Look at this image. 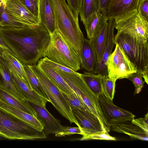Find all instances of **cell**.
Masks as SVG:
<instances>
[{
  "label": "cell",
  "mask_w": 148,
  "mask_h": 148,
  "mask_svg": "<svg viewBox=\"0 0 148 148\" xmlns=\"http://www.w3.org/2000/svg\"><path fill=\"white\" fill-rule=\"evenodd\" d=\"M0 35L6 46L23 64H36L43 57L50 35L41 24L14 28L0 27Z\"/></svg>",
  "instance_id": "obj_1"
},
{
  "label": "cell",
  "mask_w": 148,
  "mask_h": 148,
  "mask_svg": "<svg viewBox=\"0 0 148 148\" xmlns=\"http://www.w3.org/2000/svg\"><path fill=\"white\" fill-rule=\"evenodd\" d=\"M54 10L56 30L79 54L84 37L78 18L65 0H52Z\"/></svg>",
  "instance_id": "obj_2"
},
{
  "label": "cell",
  "mask_w": 148,
  "mask_h": 148,
  "mask_svg": "<svg viewBox=\"0 0 148 148\" xmlns=\"http://www.w3.org/2000/svg\"><path fill=\"white\" fill-rule=\"evenodd\" d=\"M91 111L99 119L107 132L110 130V126L101 109L98 97L91 90L81 75V73H71L54 69Z\"/></svg>",
  "instance_id": "obj_3"
},
{
  "label": "cell",
  "mask_w": 148,
  "mask_h": 148,
  "mask_svg": "<svg viewBox=\"0 0 148 148\" xmlns=\"http://www.w3.org/2000/svg\"><path fill=\"white\" fill-rule=\"evenodd\" d=\"M114 41L123 50L130 61L141 73L148 84V42L141 43L128 35L118 30Z\"/></svg>",
  "instance_id": "obj_4"
},
{
  "label": "cell",
  "mask_w": 148,
  "mask_h": 148,
  "mask_svg": "<svg viewBox=\"0 0 148 148\" xmlns=\"http://www.w3.org/2000/svg\"><path fill=\"white\" fill-rule=\"evenodd\" d=\"M50 35L49 43L43 57L76 71L80 69L79 55L56 30Z\"/></svg>",
  "instance_id": "obj_5"
},
{
  "label": "cell",
  "mask_w": 148,
  "mask_h": 148,
  "mask_svg": "<svg viewBox=\"0 0 148 148\" xmlns=\"http://www.w3.org/2000/svg\"><path fill=\"white\" fill-rule=\"evenodd\" d=\"M0 136L12 140H34L47 138L43 130L39 131L1 110Z\"/></svg>",
  "instance_id": "obj_6"
},
{
  "label": "cell",
  "mask_w": 148,
  "mask_h": 148,
  "mask_svg": "<svg viewBox=\"0 0 148 148\" xmlns=\"http://www.w3.org/2000/svg\"><path fill=\"white\" fill-rule=\"evenodd\" d=\"M38 78L47 97L57 111L71 123L79 125L61 92L37 65H30Z\"/></svg>",
  "instance_id": "obj_7"
},
{
  "label": "cell",
  "mask_w": 148,
  "mask_h": 148,
  "mask_svg": "<svg viewBox=\"0 0 148 148\" xmlns=\"http://www.w3.org/2000/svg\"><path fill=\"white\" fill-rule=\"evenodd\" d=\"M114 28L132 37L138 42H148V21L136 9L114 18Z\"/></svg>",
  "instance_id": "obj_8"
},
{
  "label": "cell",
  "mask_w": 148,
  "mask_h": 148,
  "mask_svg": "<svg viewBox=\"0 0 148 148\" xmlns=\"http://www.w3.org/2000/svg\"><path fill=\"white\" fill-rule=\"evenodd\" d=\"M115 45L114 51L109 56L105 65L108 77L116 82L118 79H127L138 71L120 46Z\"/></svg>",
  "instance_id": "obj_9"
},
{
  "label": "cell",
  "mask_w": 148,
  "mask_h": 148,
  "mask_svg": "<svg viewBox=\"0 0 148 148\" xmlns=\"http://www.w3.org/2000/svg\"><path fill=\"white\" fill-rule=\"evenodd\" d=\"M99 102L103 114L110 123L131 121L135 116L130 112L120 108L103 94L98 97Z\"/></svg>",
  "instance_id": "obj_10"
},
{
  "label": "cell",
  "mask_w": 148,
  "mask_h": 148,
  "mask_svg": "<svg viewBox=\"0 0 148 148\" xmlns=\"http://www.w3.org/2000/svg\"><path fill=\"white\" fill-rule=\"evenodd\" d=\"M5 9L16 21L25 25L34 26L40 23L39 18L34 15L20 0H3Z\"/></svg>",
  "instance_id": "obj_11"
},
{
  "label": "cell",
  "mask_w": 148,
  "mask_h": 148,
  "mask_svg": "<svg viewBox=\"0 0 148 148\" xmlns=\"http://www.w3.org/2000/svg\"><path fill=\"white\" fill-rule=\"evenodd\" d=\"M72 111L82 132V136L107 132L98 118L92 112L77 109Z\"/></svg>",
  "instance_id": "obj_12"
},
{
  "label": "cell",
  "mask_w": 148,
  "mask_h": 148,
  "mask_svg": "<svg viewBox=\"0 0 148 148\" xmlns=\"http://www.w3.org/2000/svg\"><path fill=\"white\" fill-rule=\"evenodd\" d=\"M36 112L37 118L44 126L46 134H55L62 131L64 126L44 108L32 102L27 101Z\"/></svg>",
  "instance_id": "obj_13"
},
{
  "label": "cell",
  "mask_w": 148,
  "mask_h": 148,
  "mask_svg": "<svg viewBox=\"0 0 148 148\" xmlns=\"http://www.w3.org/2000/svg\"><path fill=\"white\" fill-rule=\"evenodd\" d=\"M39 18L40 23L47 30L50 34L56 30L55 17L52 0H40Z\"/></svg>",
  "instance_id": "obj_14"
},
{
  "label": "cell",
  "mask_w": 148,
  "mask_h": 148,
  "mask_svg": "<svg viewBox=\"0 0 148 148\" xmlns=\"http://www.w3.org/2000/svg\"><path fill=\"white\" fill-rule=\"evenodd\" d=\"M140 0H110L106 13L110 19L124 14L137 9Z\"/></svg>",
  "instance_id": "obj_15"
},
{
  "label": "cell",
  "mask_w": 148,
  "mask_h": 148,
  "mask_svg": "<svg viewBox=\"0 0 148 148\" xmlns=\"http://www.w3.org/2000/svg\"><path fill=\"white\" fill-rule=\"evenodd\" d=\"M0 110L39 131H42L44 129L43 126L36 117L9 105L0 99Z\"/></svg>",
  "instance_id": "obj_16"
},
{
  "label": "cell",
  "mask_w": 148,
  "mask_h": 148,
  "mask_svg": "<svg viewBox=\"0 0 148 148\" xmlns=\"http://www.w3.org/2000/svg\"><path fill=\"white\" fill-rule=\"evenodd\" d=\"M82 68L88 72H94L97 64V56L90 40L83 39L79 53Z\"/></svg>",
  "instance_id": "obj_17"
},
{
  "label": "cell",
  "mask_w": 148,
  "mask_h": 148,
  "mask_svg": "<svg viewBox=\"0 0 148 148\" xmlns=\"http://www.w3.org/2000/svg\"><path fill=\"white\" fill-rule=\"evenodd\" d=\"M108 33L107 43L100 62L97 63L94 71L95 73H100L104 76L108 75L106 62L112 53L115 44L114 41V30L115 24L114 18H110L108 20Z\"/></svg>",
  "instance_id": "obj_18"
},
{
  "label": "cell",
  "mask_w": 148,
  "mask_h": 148,
  "mask_svg": "<svg viewBox=\"0 0 148 148\" xmlns=\"http://www.w3.org/2000/svg\"><path fill=\"white\" fill-rule=\"evenodd\" d=\"M109 124L110 130L127 134L130 136L131 139L146 141L148 140V134L132 123L131 121L113 122Z\"/></svg>",
  "instance_id": "obj_19"
},
{
  "label": "cell",
  "mask_w": 148,
  "mask_h": 148,
  "mask_svg": "<svg viewBox=\"0 0 148 148\" xmlns=\"http://www.w3.org/2000/svg\"><path fill=\"white\" fill-rule=\"evenodd\" d=\"M0 99L9 105L37 118L36 112L28 102L19 99L9 92L5 88L1 81Z\"/></svg>",
  "instance_id": "obj_20"
},
{
  "label": "cell",
  "mask_w": 148,
  "mask_h": 148,
  "mask_svg": "<svg viewBox=\"0 0 148 148\" xmlns=\"http://www.w3.org/2000/svg\"><path fill=\"white\" fill-rule=\"evenodd\" d=\"M11 75L21 90L25 97L26 101L46 108L48 99L40 95L23 82L11 69L9 68Z\"/></svg>",
  "instance_id": "obj_21"
},
{
  "label": "cell",
  "mask_w": 148,
  "mask_h": 148,
  "mask_svg": "<svg viewBox=\"0 0 148 148\" xmlns=\"http://www.w3.org/2000/svg\"><path fill=\"white\" fill-rule=\"evenodd\" d=\"M37 65L62 92L72 95L76 94L60 75L52 67L41 59L38 61Z\"/></svg>",
  "instance_id": "obj_22"
},
{
  "label": "cell",
  "mask_w": 148,
  "mask_h": 148,
  "mask_svg": "<svg viewBox=\"0 0 148 148\" xmlns=\"http://www.w3.org/2000/svg\"><path fill=\"white\" fill-rule=\"evenodd\" d=\"M0 75L5 88L9 92L22 100L26 99L12 78L6 62L3 58L0 59Z\"/></svg>",
  "instance_id": "obj_23"
},
{
  "label": "cell",
  "mask_w": 148,
  "mask_h": 148,
  "mask_svg": "<svg viewBox=\"0 0 148 148\" xmlns=\"http://www.w3.org/2000/svg\"><path fill=\"white\" fill-rule=\"evenodd\" d=\"M109 18L99 10L92 14L84 24L89 40L94 37Z\"/></svg>",
  "instance_id": "obj_24"
},
{
  "label": "cell",
  "mask_w": 148,
  "mask_h": 148,
  "mask_svg": "<svg viewBox=\"0 0 148 148\" xmlns=\"http://www.w3.org/2000/svg\"><path fill=\"white\" fill-rule=\"evenodd\" d=\"M108 33V24L107 22L96 35L89 40L96 54L97 63L100 62L102 58L107 43Z\"/></svg>",
  "instance_id": "obj_25"
},
{
  "label": "cell",
  "mask_w": 148,
  "mask_h": 148,
  "mask_svg": "<svg viewBox=\"0 0 148 148\" xmlns=\"http://www.w3.org/2000/svg\"><path fill=\"white\" fill-rule=\"evenodd\" d=\"M81 75L90 89L98 97L103 93L102 80L103 76L100 73L84 71Z\"/></svg>",
  "instance_id": "obj_26"
},
{
  "label": "cell",
  "mask_w": 148,
  "mask_h": 148,
  "mask_svg": "<svg viewBox=\"0 0 148 148\" xmlns=\"http://www.w3.org/2000/svg\"><path fill=\"white\" fill-rule=\"evenodd\" d=\"M3 58L9 68L11 69L23 82L31 87L23 64L16 57L5 51L3 53Z\"/></svg>",
  "instance_id": "obj_27"
},
{
  "label": "cell",
  "mask_w": 148,
  "mask_h": 148,
  "mask_svg": "<svg viewBox=\"0 0 148 148\" xmlns=\"http://www.w3.org/2000/svg\"><path fill=\"white\" fill-rule=\"evenodd\" d=\"M99 10L98 0H83L79 14L84 25L92 14Z\"/></svg>",
  "instance_id": "obj_28"
},
{
  "label": "cell",
  "mask_w": 148,
  "mask_h": 148,
  "mask_svg": "<svg viewBox=\"0 0 148 148\" xmlns=\"http://www.w3.org/2000/svg\"><path fill=\"white\" fill-rule=\"evenodd\" d=\"M23 65L31 88L40 95L47 98L38 78L30 65L23 64Z\"/></svg>",
  "instance_id": "obj_29"
},
{
  "label": "cell",
  "mask_w": 148,
  "mask_h": 148,
  "mask_svg": "<svg viewBox=\"0 0 148 148\" xmlns=\"http://www.w3.org/2000/svg\"><path fill=\"white\" fill-rule=\"evenodd\" d=\"M25 25L14 20L6 10L4 4L0 6V26L14 28L23 27Z\"/></svg>",
  "instance_id": "obj_30"
},
{
  "label": "cell",
  "mask_w": 148,
  "mask_h": 148,
  "mask_svg": "<svg viewBox=\"0 0 148 148\" xmlns=\"http://www.w3.org/2000/svg\"><path fill=\"white\" fill-rule=\"evenodd\" d=\"M116 82L110 78L108 75L103 76L102 80L103 94L112 101L114 99L115 92Z\"/></svg>",
  "instance_id": "obj_31"
},
{
  "label": "cell",
  "mask_w": 148,
  "mask_h": 148,
  "mask_svg": "<svg viewBox=\"0 0 148 148\" xmlns=\"http://www.w3.org/2000/svg\"><path fill=\"white\" fill-rule=\"evenodd\" d=\"M62 92L72 110L73 109H77L92 112L89 108L78 97L77 95H72Z\"/></svg>",
  "instance_id": "obj_32"
},
{
  "label": "cell",
  "mask_w": 148,
  "mask_h": 148,
  "mask_svg": "<svg viewBox=\"0 0 148 148\" xmlns=\"http://www.w3.org/2000/svg\"><path fill=\"white\" fill-rule=\"evenodd\" d=\"M116 140L115 137L111 136L108 132H97L82 135L80 140Z\"/></svg>",
  "instance_id": "obj_33"
},
{
  "label": "cell",
  "mask_w": 148,
  "mask_h": 148,
  "mask_svg": "<svg viewBox=\"0 0 148 148\" xmlns=\"http://www.w3.org/2000/svg\"><path fill=\"white\" fill-rule=\"evenodd\" d=\"M142 73L137 71L131 74L127 79L132 81L135 87L134 94L135 95L139 93L144 87L145 81L143 80Z\"/></svg>",
  "instance_id": "obj_34"
},
{
  "label": "cell",
  "mask_w": 148,
  "mask_h": 148,
  "mask_svg": "<svg viewBox=\"0 0 148 148\" xmlns=\"http://www.w3.org/2000/svg\"><path fill=\"white\" fill-rule=\"evenodd\" d=\"M34 15L39 18L40 0H20Z\"/></svg>",
  "instance_id": "obj_35"
},
{
  "label": "cell",
  "mask_w": 148,
  "mask_h": 148,
  "mask_svg": "<svg viewBox=\"0 0 148 148\" xmlns=\"http://www.w3.org/2000/svg\"><path fill=\"white\" fill-rule=\"evenodd\" d=\"M55 134L56 137L64 136L74 134H79L82 135V132L79 127H70L64 126L63 129Z\"/></svg>",
  "instance_id": "obj_36"
},
{
  "label": "cell",
  "mask_w": 148,
  "mask_h": 148,
  "mask_svg": "<svg viewBox=\"0 0 148 148\" xmlns=\"http://www.w3.org/2000/svg\"><path fill=\"white\" fill-rule=\"evenodd\" d=\"M41 60L54 69L71 73H77L76 71L54 62L50 60L47 57L43 58L41 59Z\"/></svg>",
  "instance_id": "obj_37"
},
{
  "label": "cell",
  "mask_w": 148,
  "mask_h": 148,
  "mask_svg": "<svg viewBox=\"0 0 148 148\" xmlns=\"http://www.w3.org/2000/svg\"><path fill=\"white\" fill-rule=\"evenodd\" d=\"M148 113L145 115L144 118L133 119L132 121V123L136 125L148 134Z\"/></svg>",
  "instance_id": "obj_38"
},
{
  "label": "cell",
  "mask_w": 148,
  "mask_h": 148,
  "mask_svg": "<svg viewBox=\"0 0 148 148\" xmlns=\"http://www.w3.org/2000/svg\"><path fill=\"white\" fill-rule=\"evenodd\" d=\"M137 10L142 16L148 21V0H140Z\"/></svg>",
  "instance_id": "obj_39"
},
{
  "label": "cell",
  "mask_w": 148,
  "mask_h": 148,
  "mask_svg": "<svg viewBox=\"0 0 148 148\" xmlns=\"http://www.w3.org/2000/svg\"><path fill=\"white\" fill-rule=\"evenodd\" d=\"M68 4L75 16L78 18L80 9L83 0H66Z\"/></svg>",
  "instance_id": "obj_40"
},
{
  "label": "cell",
  "mask_w": 148,
  "mask_h": 148,
  "mask_svg": "<svg viewBox=\"0 0 148 148\" xmlns=\"http://www.w3.org/2000/svg\"><path fill=\"white\" fill-rule=\"evenodd\" d=\"M110 1V0H98L99 10L106 15V9Z\"/></svg>",
  "instance_id": "obj_41"
},
{
  "label": "cell",
  "mask_w": 148,
  "mask_h": 148,
  "mask_svg": "<svg viewBox=\"0 0 148 148\" xmlns=\"http://www.w3.org/2000/svg\"><path fill=\"white\" fill-rule=\"evenodd\" d=\"M1 27L0 26V27ZM0 46L3 48L7 51L15 56L14 54L9 49L3 42L0 35Z\"/></svg>",
  "instance_id": "obj_42"
},
{
  "label": "cell",
  "mask_w": 148,
  "mask_h": 148,
  "mask_svg": "<svg viewBox=\"0 0 148 148\" xmlns=\"http://www.w3.org/2000/svg\"><path fill=\"white\" fill-rule=\"evenodd\" d=\"M5 50V49L0 46V59L3 58V53Z\"/></svg>",
  "instance_id": "obj_43"
},
{
  "label": "cell",
  "mask_w": 148,
  "mask_h": 148,
  "mask_svg": "<svg viewBox=\"0 0 148 148\" xmlns=\"http://www.w3.org/2000/svg\"><path fill=\"white\" fill-rule=\"evenodd\" d=\"M4 3L3 0H0V6Z\"/></svg>",
  "instance_id": "obj_44"
}]
</instances>
